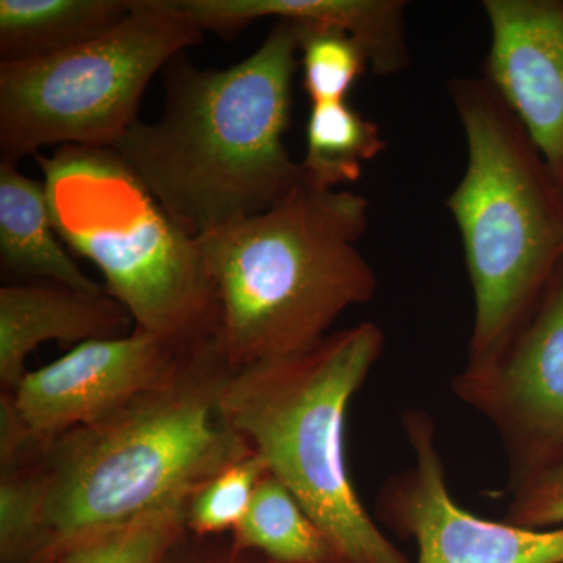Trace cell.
I'll use <instances>...</instances> for the list:
<instances>
[{
  "label": "cell",
  "instance_id": "1",
  "mask_svg": "<svg viewBox=\"0 0 563 563\" xmlns=\"http://www.w3.org/2000/svg\"><path fill=\"white\" fill-rule=\"evenodd\" d=\"M298 57L288 21H276L261 47L229 68L199 69L179 55L165 68L158 120L133 122L114 144L188 235L272 209L303 181L284 140Z\"/></svg>",
  "mask_w": 563,
  "mask_h": 563
},
{
  "label": "cell",
  "instance_id": "2",
  "mask_svg": "<svg viewBox=\"0 0 563 563\" xmlns=\"http://www.w3.org/2000/svg\"><path fill=\"white\" fill-rule=\"evenodd\" d=\"M233 369L214 339L185 347L172 376L117 412L40 440L46 563L85 533L188 498L252 453L221 412Z\"/></svg>",
  "mask_w": 563,
  "mask_h": 563
},
{
  "label": "cell",
  "instance_id": "3",
  "mask_svg": "<svg viewBox=\"0 0 563 563\" xmlns=\"http://www.w3.org/2000/svg\"><path fill=\"white\" fill-rule=\"evenodd\" d=\"M366 229L363 196L303 180L272 209L199 236L220 306L214 343L233 372L312 350L372 301Z\"/></svg>",
  "mask_w": 563,
  "mask_h": 563
},
{
  "label": "cell",
  "instance_id": "4",
  "mask_svg": "<svg viewBox=\"0 0 563 563\" xmlns=\"http://www.w3.org/2000/svg\"><path fill=\"white\" fill-rule=\"evenodd\" d=\"M385 350L383 329L361 322L312 350L236 369L221 412L298 499L339 563H412L385 536L352 483L347 412Z\"/></svg>",
  "mask_w": 563,
  "mask_h": 563
},
{
  "label": "cell",
  "instance_id": "5",
  "mask_svg": "<svg viewBox=\"0 0 563 563\" xmlns=\"http://www.w3.org/2000/svg\"><path fill=\"white\" fill-rule=\"evenodd\" d=\"M466 166L448 198L465 252L474 321L465 368L488 365L563 262V188L485 79L450 87Z\"/></svg>",
  "mask_w": 563,
  "mask_h": 563
},
{
  "label": "cell",
  "instance_id": "6",
  "mask_svg": "<svg viewBox=\"0 0 563 563\" xmlns=\"http://www.w3.org/2000/svg\"><path fill=\"white\" fill-rule=\"evenodd\" d=\"M55 232L98 266L106 291L135 329L185 347L214 339L217 290L198 239L188 235L103 147H57L36 155Z\"/></svg>",
  "mask_w": 563,
  "mask_h": 563
},
{
  "label": "cell",
  "instance_id": "7",
  "mask_svg": "<svg viewBox=\"0 0 563 563\" xmlns=\"http://www.w3.org/2000/svg\"><path fill=\"white\" fill-rule=\"evenodd\" d=\"M203 32L172 0H132L110 32L43 60L0 65V162L44 147L113 150L158 70Z\"/></svg>",
  "mask_w": 563,
  "mask_h": 563
},
{
  "label": "cell",
  "instance_id": "8",
  "mask_svg": "<svg viewBox=\"0 0 563 563\" xmlns=\"http://www.w3.org/2000/svg\"><path fill=\"white\" fill-rule=\"evenodd\" d=\"M453 391L498 432L509 492L563 461V262L501 354Z\"/></svg>",
  "mask_w": 563,
  "mask_h": 563
},
{
  "label": "cell",
  "instance_id": "9",
  "mask_svg": "<svg viewBox=\"0 0 563 563\" xmlns=\"http://www.w3.org/2000/svg\"><path fill=\"white\" fill-rule=\"evenodd\" d=\"M413 463L380 487L376 515L417 547L413 563H563V526L525 528L477 517L455 503L431 413L406 409Z\"/></svg>",
  "mask_w": 563,
  "mask_h": 563
},
{
  "label": "cell",
  "instance_id": "10",
  "mask_svg": "<svg viewBox=\"0 0 563 563\" xmlns=\"http://www.w3.org/2000/svg\"><path fill=\"white\" fill-rule=\"evenodd\" d=\"M185 347L140 329L91 340L25 374L13 391L14 404L36 439H55L109 417L165 383Z\"/></svg>",
  "mask_w": 563,
  "mask_h": 563
},
{
  "label": "cell",
  "instance_id": "11",
  "mask_svg": "<svg viewBox=\"0 0 563 563\" xmlns=\"http://www.w3.org/2000/svg\"><path fill=\"white\" fill-rule=\"evenodd\" d=\"M484 79L523 125L563 188V2L485 0Z\"/></svg>",
  "mask_w": 563,
  "mask_h": 563
},
{
  "label": "cell",
  "instance_id": "12",
  "mask_svg": "<svg viewBox=\"0 0 563 563\" xmlns=\"http://www.w3.org/2000/svg\"><path fill=\"white\" fill-rule=\"evenodd\" d=\"M135 331L131 314L109 292L76 290L51 280L0 287V388L13 393L29 373L25 361L46 342L79 346Z\"/></svg>",
  "mask_w": 563,
  "mask_h": 563
},
{
  "label": "cell",
  "instance_id": "13",
  "mask_svg": "<svg viewBox=\"0 0 563 563\" xmlns=\"http://www.w3.org/2000/svg\"><path fill=\"white\" fill-rule=\"evenodd\" d=\"M203 33L232 36L252 22L288 21L346 32L365 52L369 70L391 76L409 66L402 0H172Z\"/></svg>",
  "mask_w": 563,
  "mask_h": 563
},
{
  "label": "cell",
  "instance_id": "14",
  "mask_svg": "<svg viewBox=\"0 0 563 563\" xmlns=\"http://www.w3.org/2000/svg\"><path fill=\"white\" fill-rule=\"evenodd\" d=\"M52 222L44 181L0 162V268L16 282L51 280L76 290L101 292L62 246Z\"/></svg>",
  "mask_w": 563,
  "mask_h": 563
},
{
  "label": "cell",
  "instance_id": "15",
  "mask_svg": "<svg viewBox=\"0 0 563 563\" xmlns=\"http://www.w3.org/2000/svg\"><path fill=\"white\" fill-rule=\"evenodd\" d=\"M132 0H0V65L54 57L110 32Z\"/></svg>",
  "mask_w": 563,
  "mask_h": 563
},
{
  "label": "cell",
  "instance_id": "16",
  "mask_svg": "<svg viewBox=\"0 0 563 563\" xmlns=\"http://www.w3.org/2000/svg\"><path fill=\"white\" fill-rule=\"evenodd\" d=\"M228 537L239 550L274 563H339L321 529L269 472L243 520Z\"/></svg>",
  "mask_w": 563,
  "mask_h": 563
},
{
  "label": "cell",
  "instance_id": "17",
  "mask_svg": "<svg viewBox=\"0 0 563 563\" xmlns=\"http://www.w3.org/2000/svg\"><path fill=\"white\" fill-rule=\"evenodd\" d=\"M385 150L379 125L347 101L313 103L306 131L303 180L339 190L362 177L363 166Z\"/></svg>",
  "mask_w": 563,
  "mask_h": 563
},
{
  "label": "cell",
  "instance_id": "18",
  "mask_svg": "<svg viewBox=\"0 0 563 563\" xmlns=\"http://www.w3.org/2000/svg\"><path fill=\"white\" fill-rule=\"evenodd\" d=\"M185 504H169L79 537L49 563H165L187 532Z\"/></svg>",
  "mask_w": 563,
  "mask_h": 563
},
{
  "label": "cell",
  "instance_id": "19",
  "mask_svg": "<svg viewBox=\"0 0 563 563\" xmlns=\"http://www.w3.org/2000/svg\"><path fill=\"white\" fill-rule=\"evenodd\" d=\"M0 563H46L43 484L33 453L0 466Z\"/></svg>",
  "mask_w": 563,
  "mask_h": 563
},
{
  "label": "cell",
  "instance_id": "20",
  "mask_svg": "<svg viewBox=\"0 0 563 563\" xmlns=\"http://www.w3.org/2000/svg\"><path fill=\"white\" fill-rule=\"evenodd\" d=\"M292 25L298 36L302 87L312 106L346 101L355 81L369 70L357 41L335 27Z\"/></svg>",
  "mask_w": 563,
  "mask_h": 563
},
{
  "label": "cell",
  "instance_id": "21",
  "mask_svg": "<svg viewBox=\"0 0 563 563\" xmlns=\"http://www.w3.org/2000/svg\"><path fill=\"white\" fill-rule=\"evenodd\" d=\"M268 466L252 451L192 493L185 504V528L196 537L229 536L250 509Z\"/></svg>",
  "mask_w": 563,
  "mask_h": 563
},
{
  "label": "cell",
  "instance_id": "22",
  "mask_svg": "<svg viewBox=\"0 0 563 563\" xmlns=\"http://www.w3.org/2000/svg\"><path fill=\"white\" fill-rule=\"evenodd\" d=\"M506 521L532 529L563 526V461L510 490Z\"/></svg>",
  "mask_w": 563,
  "mask_h": 563
},
{
  "label": "cell",
  "instance_id": "23",
  "mask_svg": "<svg viewBox=\"0 0 563 563\" xmlns=\"http://www.w3.org/2000/svg\"><path fill=\"white\" fill-rule=\"evenodd\" d=\"M165 563H274L239 550L229 537H196L185 532Z\"/></svg>",
  "mask_w": 563,
  "mask_h": 563
}]
</instances>
